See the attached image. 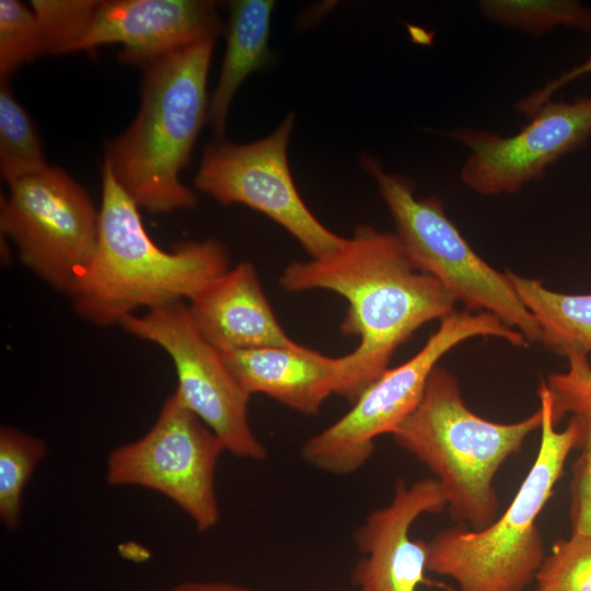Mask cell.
Instances as JSON below:
<instances>
[{"mask_svg": "<svg viewBox=\"0 0 591 591\" xmlns=\"http://www.w3.org/2000/svg\"><path fill=\"white\" fill-rule=\"evenodd\" d=\"M279 281L289 292L322 289L347 301L340 329L359 338L350 354L366 389L417 329L456 304L436 278L413 266L395 233L371 225L357 227L325 255L292 262Z\"/></svg>", "mask_w": 591, "mask_h": 591, "instance_id": "1", "label": "cell"}, {"mask_svg": "<svg viewBox=\"0 0 591 591\" xmlns=\"http://www.w3.org/2000/svg\"><path fill=\"white\" fill-rule=\"evenodd\" d=\"M228 269V252L213 239L185 242L173 251L159 247L138 206L104 162L96 246L66 294L84 320L120 325L137 309L190 300Z\"/></svg>", "mask_w": 591, "mask_h": 591, "instance_id": "2", "label": "cell"}, {"mask_svg": "<svg viewBox=\"0 0 591 591\" xmlns=\"http://www.w3.org/2000/svg\"><path fill=\"white\" fill-rule=\"evenodd\" d=\"M215 40H201L144 68L135 119L106 144L105 162L117 182L138 207L150 212L197 204L179 173L208 121L207 79Z\"/></svg>", "mask_w": 591, "mask_h": 591, "instance_id": "3", "label": "cell"}, {"mask_svg": "<svg viewBox=\"0 0 591 591\" xmlns=\"http://www.w3.org/2000/svg\"><path fill=\"white\" fill-rule=\"evenodd\" d=\"M541 425V408L508 424L478 416L465 404L457 379L437 366L421 402L392 437L441 484L451 518L479 531L497 518L496 474Z\"/></svg>", "mask_w": 591, "mask_h": 591, "instance_id": "4", "label": "cell"}, {"mask_svg": "<svg viewBox=\"0 0 591 591\" xmlns=\"http://www.w3.org/2000/svg\"><path fill=\"white\" fill-rule=\"evenodd\" d=\"M537 395L542 412L537 454L509 507L479 531L457 524L428 542L427 569L451 578L460 591H524L545 558L536 520L553 495L568 454L579 444L582 425L579 415H572L564 430H556L545 379Z\"/></svg>", "mask_w": 591, "mask_h": 591, "instance_id": "5", "label": "cell"}, {"mask_svg": "<svg viewBox=\"0 0 591 591\" xmlns=\"http://www.w3.org/2000/svg\"><path fill=\"white\" fill-rule=\"evenodd\" d=\"M496 337L514 347H528L525 337L487 312L454 310L440 320L422 348L402 364L387 368L335 422L310 437L301 448L311 466L334 475L359 471L372 456L374 442L392 434L417 408L439 360L460 343Z\"/></svg>", "mask_w": 591, "mask_h": 591, "instance_id": "6", "label": "cell"}, {"mask_svg": "<svg viewBox=\"0 0 591 591\" xmlns=\"http://www.w3.org/2000/svg\"><path fill=\"white\" fill-rule=\"evenodd\" d=\"M361 164L375 179L395 222V234L418 271L436 278L466 310L491 313L529 344L540 341L537 322L507 274L474 252L438 197H416L409 178L385 171L373 157L364 155Z\"/></svg>", "mask_w": 591, "mask_h": 591, "instance_id": "7", "label": "cell"}, {"mask_svg": "<svg viewBox=\"0 0 591 591\" xmlns=\"http://www.w3.org/2000/svg\"><path fill=\"white\" fill-rule=\"evenodd\" d=\"M224 451L213 431L173 393L143 436L109 452L105 477L112 486L163 495L199 532H207L220 520L216 471Z\"/></svg>", "mask_w": 591, "mask_h": 591, "instance_id": "8", "label": "cell"}, {"mask_svg": "<svg viewBox=\"0 0 591 591\" xmlns=\"http://www.w3.org/2000/svg\"><path fill=\"white\" fill-rule=\"evenodd\" d=\"M9 186L1 205V232L14 242L27 268L66 293L96 246L99 212L93 201L57 166Z\"/></svg>", "mask_w": 591, "mask_h": 591, "instance_id": "9", "label": "cell"}, {"mask_svg": "<svg viewBox=\"0 0 591 591\" xmlns=\"http://www.w3.org/2000/svg\"><path fill=\"white\" fill-rule=\"evenodd\" d=\"M124 329L161 347L172 359L179 401L222 442L225 452L260 461L266 447L248 421L251 395L229 369L222 354L197 329L183 301L129 315Z\"/></svg>", "mask_w": 591, "mask_h": 591, "instance_id": "10", "label": "cell"}, {"mask_svg": "<svg viewBox=\"0 0 591 591\" xmlns=\"http://www.w3.org/2000/svg\"><path fill=\"white\" fill-rule=\"evenodd\" d=\"M294 116L287 115L269 135L248 143L216 140L205 147L194 177L195 187L222 205L241 204L290 233L318 257L344 240L327 229L309 209L294 184L288 143Z\"/></svg>", "mask_w": 591, "mask_h": 591, "instance_id": "11", "label": "cell"}, {"mask_svg": "<svg viewBox=\"0 0 591 591\" xmlns=\"http://www.w3.org/2000/svg\"><path fill=\"white\" fill-rule=\"evenodd\" d=\"M512 136L457 128L451 137L468 150L461 179L474 192L513 194L544 176L563 155L583 147L591 137V94L573 102L549 100Z\"/></svg>", "mask_w": 591, "mask_h": 591, "instance_id": "12", "label": "cell"}, {"mask_svg": "<svg viewBox=\"0 0 591 591\" xmlns=\"http://www.w3.org/2000/svg\"><path fill=\"white\" fill-rule=\"evenodd\" d=\"M448 509L441 484L422 478L398 480L391 501L374 509L355 533L362 554L351 579L359 591H417L428 565V542L410 536L414 522L425 513Z\"/></svg>", "mask_w": 591, "mask_h": 591, "instance_id": "13", "label": "cell"}, {"mask_svg": "<svg viewBox=\"0 0 591 591\" xmlns=\"http://www.w3.org/2000/svg\"><path fill=\"white\" fill-rule=\"evenodd\" d=\"M222 28L213 1L107 0L100 2L68 54L120 44L121 61L147 68L179 49L216 39Z\"/></svg>", "mask_w": 591, "mask_h": 591, "instance_id": "14", "label": "cell"}, {"mask_svg": "<svg viewBox=\"0 0 591 591\" xmlns=\"http://www.w3.org/2000/svg\"><path fill=\"white\" fill-rule=\"evenodd\" d=\"M221 354L251 396L264 394L305 415L332 395L354 403L366 389L350 352L329 357L298 344Z\"/></svg>", "mask_w": 591, "mask_h": 591, "instance_id": "15", "label": "cell"}, {"mask_svg": "<svg viewBox=\"0 0 591 591\" xmlns=\"http://www.w3.org/2000/svg\"><path fill=\"white\" fill-rule=\"evenodd\" d=\"M189 301L193 323L220 352L298 345L279 324L250 262L228 269Z\"/></svg>", "mask_w": 591, "mask_h": 591, "instance_id": "16", "label": "cell"}, {"mask_svg": "<svg viewBox=\"0 0 591 591\" xmlns=\"http://www.w3.org/2000/svg\"><path fill=\"white\" fill-rule=\"evenodd\" d=\"M274 7L270 0H235L229 4L227 46L208 111L216 140L224 139L227 114L240 85L271 58L268 42Z\"/></svg>", "mask_w": 591, "mask_h": 591, "instance_id": "17", "label": "cell"}, {"mask_svg": "<svg viewBox=\"0 0 591 591\" xmlns=\"http://www.w3.org/2000/svg\"><path fill=\"white\" fill-rule=\"evenodd\" d=\"M517 294L535 317L540 343L558 356L591 352V293L569 294L547 289L538 279L506 273Z\"/></svg>", "mask_w": 591, "mask_h": 591, "instance_id": "18", "label": "cell"}, {"mask_svg": "<svg viewBox=\"0 0 591 591\" xmlns=\"http://www.w3.org/2000/svg\"><path fill=\"white\" fill-rule=\"evenodd\" d=\"M484 16L501 26L541 36L559 26L591 32V8L575 0H483Z\"/></svg>", "mask_w": 591, "mask_h": 591, "instance_id": "19", "label": "cell"}, {"mask_svg": "<svg viewBox=\"0 0 591 591\" xmlns=\"http://www.w3.org/2000/svg\"><path fill=\"white\" fill-rule=\"evenodd\" d=\"M36 128L15 99L8 81H0V173L11 184L49 167Z\"/></svg>", "mask_w": 591, "mask_h": 591, "instance_id": "20", "label": "cell"}, {"mask_svg": "<svg viewBox=\"0 0 591 591\" xmlns=\"http://www.w3.org/2000/svg\"><path fill=\"white\" fill-rule=\"evenodd\" d=\"M47 452V444L40 438L1 426L0 519L5 528L15 530L20 526L25 486Z\"/></svg>", "mask_w": 591, "mask_h": 591, "instance_id": "21", "label": "cell"}, {"mask_svg": "<svg viewBox=\"0 0 591 591\" xmlns=\"http://www.w3.org/2000/svg\"><path fill=\"white\" fill-rule=\"evenodd\" d=\"M45 54L32 8L18 0H0V80L8 81L20 66Z\"/></svg>", "mask_w": 591, "mask_h": 591, "instance_id": "22", "label": "cell"}, {"mask_svg": "<svg viewBox=\"0 0 591 591\" xmlns=\"http://www.w3.org/2000/svg\"><path fill=\"white\" fill-rule=\"evenodd\" d=\"M535 581V591H591V533L557 540Z\"/></svg>", "mask_w": 591, "mask_h": 591, "instance_id": "23", "label": "cell"}, {"mask_svg": "<svg viewBox=\"0 0 591 591\" xmlns=\"http://www.w3.org/2000/svg\"><path fill=\"white\" fill-rule=\"evenodd\" d=\"M101 1L32 0L30 7L39 23L46 54H68L90 26Z\"/></svg>", "mask_w": 591, "mask_h": 591, "instance_id": "24", "label": "cell"}, {"mask_svg": "<svg viewBox=\"0 0 591 591\" xmlns=\"http://www.w3.org/2000/svg\"><path fill=\"white\" fill-rule=\"evenodd\" d=\"M568 370L547 376L552 397L553 420L557 425L567 414H581L591 409V364L588 356L571 354Z\"/></svg>", "mask_w": 591, "mask_h": 591, "instance_id": "25", "label": "cell"}, {"mask_svg": "<svg viewBox=\"0 0 591 591\" xmlns=\"http://www.w3.org/2000/svg\"><path fill=\"white\" fill-rule=\"evenodd\" d=\"M579 415L582 433L572 464L569 517L572 532L591 533V409Z\"/></svg>", "mask_w": 591, "mask_h": 591, "instance_id": "26", "label": "cell"}, {"mask_svg": "<svg viewBox=\"0 0 591 591\" xmlns=\"http://www.w3.org/2000/svg\"><path fill=\"white\" fill-rule=\"evenodd\" d=\"M591 73V57L584 62L577 65L568 71L561 73L558 78L546 83L542 89L532 92L530 95L517 102V111L523 115L531 117L543 104L552 100L553 94L571 82L572 80Z\"/></svg>", "mask_w": 591, "mask_h": 591, "instance_id": "27", "label": "cell"}, {"mask_svg": "<svg viewBox=\"0 0 591 591\" xmlns=\"http://www.w3.org/2000/svg\"><path fill=\"white\" fill-rule=\"evenodd\" d=\"M169 591H262L224 581H189L177 584Z\"/></svg>", "mask_w": 591, "mask_h": 591, "instance_id": "28", "label": "cell"}]
</instances>
